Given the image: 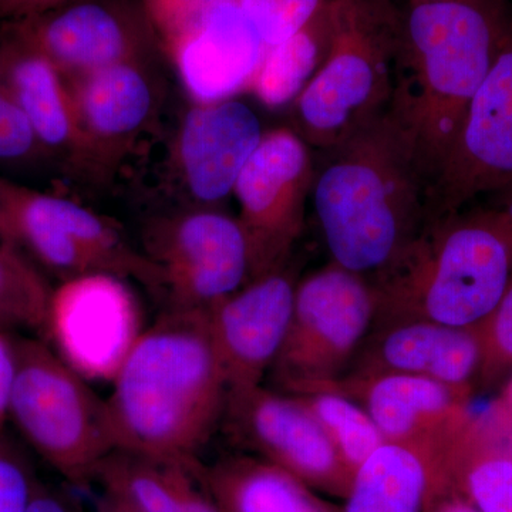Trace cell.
<instances>
[{
	"label": "cell",
	"instance_id": "1",
	"mask_svg": "<svg viewBox=\"0 0 512 512\" xmlns=\"http://www.w3.org/2000/svg\"><path fill=\"white\" fill-rule=\"evenodd\" d=\"M510 25L495 0H439L404 9L386 117L430 188Z\"/></svg>",
	"mask_w": 512,
	"mask_h": 512
},
{
	"label": "cell",
	"instance_id": "2",
	"mask_svg": "<svg viewBox=\"0 0 512 512\" xmlns=\"http://www.w3.org/2000/svg\"><path fill=\"white\" fill-rule=\"evenodd\" d=\"M107 400L119 448L198 464L229 387L205 311H168L144 329Z\"/></svg>",
	"mask_w": 512,
	"mask_h": 512
},
{
	"label": "cell",
	"instance_id": "3",
	"mask_svg": "<svg viewBox=\"0 0 512 512\" xmlns=\"http://www.w3.org/2000/svg\"><path fill=\"white\" fill-rule=\"evenodd\" d=\"M316 158L311 205L332 262L375 281L426 227L429 183L386 116Z\"/></svg>",
	"mask_w": 512,
	"mask_h": 512
},
{
	"label": "cell",
	"instance_id": "4",
	"mask_svg": "<svg viewBox=\"0 0 512 512\" xmlns=\"http://www.w3.org/2000/svg\"><path fill=\"white\" fill-rule=\"evenodd\" d=\"M512 279V225L504 208H470L427 222L419 237L373 281L375 326L430 320L474 328Z\"/></svg>",
	"mask_w": 512,
	"mask_h": 512
},
{
	"label": "cell",
	"instance_id": "5",
	"mask_svg": "<svg viewBox=\"0 0 512 512\" xmlns=\"http://www.w3.org/2000/svg\"><path fill=\"white\" fill-rule=\"evenodd\" d=\"M325 62L289 109L292 130L326 151L386 116L402 42L394 0H329Z\"/></svg>",
	"mask_w": 512,
	"mask_h": 512
},
{
	"label": "cell",
	"instance_id": "6",
	"mask_svg": "<svg viewBox=\"0 0 512 512\" xmlns=\"http://www.w3.org/2000/svg\"><path fill=\"white\" fill-rule=\"evenodd\" d=\"M13 350L8 420L66 480L93 481L104 458L119 448L109 403L49 343L13 335Z\"/></svg>",
	"mask_w": 512,
	"mask_h": 512
},
{
	"label": "cell",
	"instance_id": "7",
	"mask_svg": "<svg viewBox=\"0 0 512 512\" xmlns=\"http://www.w3.org/2000/svg\"><path fill=\"white\" fill-rule=\"evenodd\" d=\"M0 241L60 281L90 274L161 289L160 272L113 222L59 195L0 178Z\"/></svg>",
	"mask_w": 512,
	"mask_h": 512
},
{
	"label": "cell",
	"instance_id": "8",
	"mask_svg": "<svg viewBox=\"0 0 512 512\" xmlns=\"http://www.w3.org/2000/svg\"><path fill=\"white\" fill-rule=\"evenodd\" d=\"M376 286L335 262L298 282L288 332L268 379L275 390L303 394L346 375L377 318Z\"/></svg>",
	"mask_w": 512,
	"mask_h": 512
},
{
	"label": "cell",
	"instance_id": "9",
	"mask_svg": "<svg viewBox=\"0 0 512 512\" xmlns=\"http://www.w3.org/2000/svg\"><path fill=\"white\" fill-rule=\"evenodd\" d=\"M313 151L291 127L275 128L266 131L239 175L232 195L251 255V281L291 261L311 204Z\"/></svg>",
	"mask_w": 512,
	"mask_h": 512
},
{
	"label": "cell",
	"instance_id": "10",
	"mask_svg": "<svg viewBox=\"0 0 512 512\" xmlns=\"http://www.w3.org/2000/svg\"><path fill=\"white\" fill-rule=\"evenodd\" d=\"M144 254L156 265L170 311H207L251 281V255L238 218L192 207L148 228Z\"/></svg>",
	"mask_w": 512,
	"mask_h": 512
},
{
	"label": "cell",
	"instance_id": "11",
	"mask_svg": "<svg viewBox=\"0 0 512 512\" xmlns=\"http://www.w3.org/2000/svg\"><path fill=\"white\" fill-rule=\"evenodd\" d=\"M512 198V22L430 188L429 221Z\"/></svg>",
	"mask_w": 512,
	"mask_h": 512
},
{
	"label": "cell",
	"instance_id": "12",
	"mask_svg": "<svg viewBox=\"0 0 512 512\" xmlns=\"http://www.w3.org/2000/svg\"><path fill=\"white\" fill-rule=\"evenodd\" d=\"M143 332L136 295L120 276H77L53 288L46 338L86 380L113 382Z\"/></svg>",
	"mask_w": 512,
	"mask_h": 512
},
{
	"label": "cell",
	"instance_id": "13",
	"mask_svg": "<svg viewBox=\"0 0 512 512\" xmlns=\"http://www.w3.org/2000/svg\"><path fill=\"white\" fill-rule=\"evenodd\" d=\"M5 25L32 43L66 80L151 59L161 50L140 0H72Z\"/></svg>",
	"mask_w": 512,
	"mask_h": 512
},
{
	"label": "cell",
	"instance_id": "14",
	"mask_svg": "<svg viewBox=\"0 0 512 512\" xmlns=\"http://www.w3.org/2000/svg\"><path fill=\"white\" fill-rule=\"evenodd\" d=\"M222 424L256 457L315 490L346 498L352 474L325 430L291 394L256 386L229 392Z\"/></svg>",
	"mask_w": 512,
	"mask_h": 512
},
{
	"label": "cell",
	"instance_id": "15",
	"mask_svg": "<svg viewBox=\"0 0 512 512\" xmlns=\"http://www.w3.org/2000/svg\"><path fill=\"white\" fill-rule=\"evenodd\" d=\"M154 60H130L66 80L83 140L87 177L113 174L156 120L161 89Z\"/></svg>",
	"mask_w": 512,
	"mask_h": 512
},
{
	"label": "cell",
	"instance_id": "16",
	"mask_svg": "<svg viewBox=\"0 0 512 512\" xmlns=\"http://www.w3.org/2000/svg\"><path fill=\"white\" fill-rule=\"evenodd\" d=\"M298 282L288 265L205 311L229 392L261 386L268 376L288 332Z\"/></svg>",
	"mask_w": 512,
	"mask_h": 512
},
{
	"label": "cell",
	"instance_id": "17",
	"mask_svg": "<svg viewBox=\"0 0 512 512\" xmlns=\"http://www.w3.org/2000/svg\"><path fill=\"white\" fill-rule=\"evenodd\" d=\"M265 133L255 110L235 97L192 103L175 134L171 158L192 207L215 208L232 195Z\"/></svg>",
	"mask_w": 512,
	"mask_h": 512
},
{
	"label": "cell",
	"instance_id": "18",
	"mask_svg": "<svg viewBox=\"0 0 512 512\" xmlns=\"http://www.w3.org/2000/svg\"><path fill=\"white\" fill-rule=\"evenodd\" d=\"M192 103L249 90L268 46L238 0H217L161 46Z\"/></svg>",
	"mask_w": 512,
	"mask_h": 512
},
{
	"label": "cell",
	"instance_id": "19",
	"mask_svg": "<svg viewBox=\"0 0 512 512\" xmlns=\"http://www.w3.org/2000/svg\"><path fill=\"white\" fill-rule=\"evenodd\" d=\"M325 389L360 404L384 439L393 443L444 446L471 416V389L427 377L403 373L343 377Z\"/></svg>",
	"mask_w": 512,
	"mask_h": 512
},
{
	"label": "cell",
	"instance_id": "20",
	"mask_svg": "<svg viewBox=\"0 0 512 512\" xmlns=\"http://www.w3.org/2000/svg\"><path fill=\"white\" fill-rule=\"evenodd\" d=\"M480 366L476 326L400 320L373 326L343 377L403 373L473 390Z\"/></svg>",
	"mask_w": 512,
	"mask_h": 512
},
{
	"label": "cell",
	"instance_id": "21",
	"mask_svg": "<svg viewBox=\"0 0 512 512\" xmlns=\"http://www.w3.org/2000/svg\"><path fill=\"white\" fill-rule=\"evenodd\" d=\"M0 73L28 117L46 156L86 175V156L69 86L43 53L8 25H0Z\"/></svg>",
	"mask_w": 512,
	"mask_h": 512
},
{
	"label": "cell",
	"instance_id": "22",
	"mask_svg": "<svg viewBox=\"0 0 512 512\" xmlns=\"http://www.w3.org/2000/svg\"><path fill=\"white\" fill-rule=\"evenodd\" d=\"M441 487L481 512H512V436L488 414H471L441 448Z\"/></svg>",
	"mask_w": 512,
	"mask_h": 512
},
{
	"label": "cell",
	"instance_id": "23",
	"mask_svg": "<svg viewBox=\"0 0 512 512\" xmlns=\"http://www.w3.org/2000/svg\"><path fill=\"white\" fill-rule=\"evenodd\" d=\"M93 481L136 512H220L200 464L117 448L104 458Z\"/></svg>",
	"mask_w": 512,
	"mask_h": 512
},
{
	"label": "cell",
	"instance_id": "24",
	"mask_svg": "<svg viewBox=\"0 0 512 512\" xmlns=\"http://www.w3.org/2000/svg\"><path fill=\"white\" fill-rule=\"evenodd\" d=\"M441 447L386 441L353 474L343 512H426Z\"/></svg>",
	"mask_w": 512,
	"mask_h": 512
},
{
	"label": "cell",
	"instance_id": "25",
	"mask_svg": "<svg viewBox=\"0 0 512 512\" xmlns=\"http://www.w3.org/2000/svg\"><path fill=\"white\" fill-rule=\"evenodd\" d=\"M220 512H332L308 485L259 457H229L202 468Z\"/></svg>",
	"mask_w": 512,
	"mask_h": 512
},
{
	"label": "cell",
	"instance_id": "26",
	"mask_svg": "<svg viewBox=\"0 0 512 512\" xmlns=\"http://www.w3.org/2000/svg\"><path fill=\"white\" fill-rule=\"evenodd\" d=\"M329 46V0H325L295 35L268 47L249 92L268 109L291 107L325 62Z\"/></svg>",
	"mask_w": 512,
	"mask_h": 512
},
{
	"label": "cell",
	"instance_id": "27",
	"mask_svg": "<svg viewBox=\"0 0 512 512\" xmlns=\"http://www.w3.org/2000/svg\"><path fill=\"white\" fill-rule=\"evenodd\" d=\"M291 396L296 397L325 430L352 476L373 451L386 443L369 413L345 394L322 389Z\"/></svg>",
	"mask_w": 512,
	"mask_h": 512
},
{
	"label": "cell",
	"instance_id": "28",
	"mask_svg": "<svg viewBox=\"0 0 512 512\" xmlns=\"http://www.w3.org/2000/svg\"><path fill=\"white\" fill-rule=\"evenodd\" d=\"M52 293L39 266L18 248L0 241V329L46 335Z\"/></svg>",
	"mask_w": 512,
	"mask_h": 512
},
{
	"label": "cell",
	"instance_id": "29",
	"mask_svg": "<svg viewBox=\"0 0 512 512\" xmlns=\"http://www.w3.org/2000/svg\"><path fill=\"white\" fill-rule=\"evenodd\" d=\"M268 47L279 45L318 12L325 0H238Z\"/></svg>",
	"mask_w": 512,
	"mask_h": 512
},
{
	"label": "cell",
	"instance_id": "30",
	"mask_svg": "<svg viewBox=\"0 0 512 512\" xmlns=\"http://www.w3.org/2000/svg\"><path fill=\"white\" fill-rule=\"evenodd\" d=\"M476 328L481 342L478 379L490 383L512 369V279L494 311Z\"/></svg>",
	"mask_w": 512,
	"mask_h": 512
},
{
	"label": "cell",
	"instance_id": "31",
	"mask_svg": "<svg viewBox=\"0 0 512 512\" xmlns=\"http://www.w3.org/2000/svg\"><path fill=\"white\" fill-rule=\"evenodd\" d=\"M39 484L28 456L0 430V512H28Z\"/></svg>",
	"mask_w": 512,
	"mask_h": 512
},
{
	"label": "cell",
	"instance_id": "32",
	"mask_svg": "<svg viewBox=\"0 0 512 512\" xmlns=\"http://www.w3.org/2000/svg\"><path fill=\"white\" fill-rule=\"evenodd\" d=\"M46 156L32 124L8 87L0 90V164H18Z\"/></svg>",
	"mask_w": 512,
	"mask_h": 512
},
{
	"label": "cell",
	"instance_id": "33",
	"mask_svg": "<svg viewBox=\"0 0 512 512\" xmlns=\"http://www.w3.org/2000/svg\"><path fill=\"white\" fill-rule=\"evenodd\" d=\"M215 2L217 0H140L160 46L187 28Z\"/></svg>",
	"mask_w": 512,
	"mask_h": 512
},
{
	"label": "cell",
	"instance_id": "34",
	"mask_svg": "<svg viewBox=\"0 0 512 512\" xmlns=\"http://www.w3.org/2000/svg\"><path fill=\"white\" fill-rule=\"evenodd\" d=\"M13 376H15L13 335L8 330L0 329V430L5 429V421H8Z\"/></svg>",
	"mask_w": 512,
	"mask_h": 512
},
{
	"label": "cell",
	"instance_id": "35",
	"mask_svg": "<svg viewBox=\"0 0 512 512\" xmlns=\"http://www.w3.org/2000/svg\"><path fill=\"white\" fill-rule=\"evenodd\" d=\"M28 512H86V510L76 495L40 483Z\"/></svg>",
	"mask_w": 512,
	"mask_h": 512
},
{
	"label": "cell",
	"instance_id": "36",
	"mask_svg": "<svg viewBox=\"0 0 512 512\" xmlns=\"http://www.w3.org/2000/svg\"><path fill=\"white\" fill-rule=\"evenodd\" d=\"M69 2L72 0H0V25L42 15Z\"/></svg>",
	"mask_w": 512,
	"mask_h": 512
},
{
	"label": "cell",
	"instance_id": "37",
	"mask_svg": "<svg viewBox=\"0 0 512 512\" xmlns=\"http://www.w3.org/2000/svg\"><path fill=\"white\" fill-rule=\"evenodd\" d=\"M426 512H481L453 491L440 488L431 495Z\"/></svg>",
	"mask_w": 512,
	"mask_h": 512
},
{
	"label": "cell",
	"instance_id": "38",
	"mask_svg": "<svg viewBox=\"0 0 512 512\" xmlns=\"http://www.w3.org/2000/svg\"><path fill=\"white\" fill-rule=\"evenodd\" d=\"M505 431L512 436V379L504 387L503 393L500 394L490 412L487 413Z\"/></svg>",
	"mask_w": 512,
	"mask_h": 512
},
{
	"label": "cell",
	"instance_id": "39",
	"mask_svg": "<svg viewBox=\"0 0 512 512\" xmlns=\"http://www.w3.org/2000/svg\"><path fill=\"white\" fill-rule=\"evenodd\" d=\"M94 512H136L131 510L130 507L120 498L114 497L109 493H101V497L96 504Z\"/></svg>",
	"mask_w": 512,
	"mask_h": 512
},
{
	"label": "cell",
	"instance_id": "40",
	"mask_svg": "<svg viewBox=\"0 0 512 512\" xmlns=\"http://www.w3.org/2000/svg\"><path fill=\"white\" fill-rule=\"evenodd\" d=\"M504 211L507 212L508 220H510L512 225V198L505 204Z\"/></svg>",
	"mask_w": 512,
	"mask_h": 512
},
{
	"label": "cell",
	"instance_id": "41",
	"mask_svg": "<svg viewBox=\"0 0 512 512\" xmlns=\"http://www.w3.org/2000/svg\"><path fill=\"white\" fill-rule=\"evenodd\" d=\"M421 2H439V0H409V5H412V3H421Z\"/></svg>",
	"mask_w": 512,
	"mask_h": 512
},
{
	"label": "cell",
	"instance_id": "42",
	"mask_svg": "<svg viewBox=\"0 0 512 512\" xmlns=\"http://www.w3.org/2000/svg\"><path fill=\"white\" fill-rule=\"evenodd\" d=\"M3 86H5V82H3L2 73H0V90L3 89Z\"/></svg>",
	"mask_w": 512,
	"mask_h": 512
}]
</instances>
